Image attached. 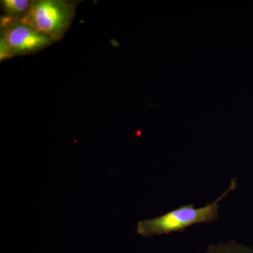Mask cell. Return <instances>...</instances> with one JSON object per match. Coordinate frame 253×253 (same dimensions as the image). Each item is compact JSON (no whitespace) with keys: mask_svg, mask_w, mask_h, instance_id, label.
<instances>
[{"mask_svg":"<svg viewBox=\"0 0 253 253\" xmlns=\"http://www.w3.org/2000/svg\"><path fill=\"white\" fill-rule=\"evenodd\" d=\"M236 179H233L229 189L224 194L214 202L204 207L196 208L192 204L181 206L161 217L139 221L138 234L144 237H149L172 232H182L189 226L217 220L219 203L230 191L236 189Z\"/></svg>","mask_w":253,"mask_h":253,"instance_id":"6da1fadb","label":"cell"},{"mask_svg":"<svg viewBox=\"0 0 253 253\" xmlns=\"http://www.w3.org/2000/svg\"><path fill=\"white\" fill-rule=\"evenodd\" d=\"M54 42L51 38L21 20L1 16L0 21V59L33 54Z\"/></svg>","mask_w":253,"mask_h":253,"instance_id":"7a4b0ae2","label":"cell"},{"mask_svg":"<svg viewBox=\"0 0 253 253\" xmlns=\"http://www.w3.org/2000/svg\"><path fill=\"white\" fill-rule=\"evenodd\" d=\"M76 2L65 0H33L23 21L54 42L61 41L71 27Z\"/></svg>","mask_w":253,"mask_h":253,"instance_id":"3957f363","label":"cell"},{"mask_svg":"<svg viewBox=\"0 0 253 253\" xmlns=\"http://www.w3.org/2000/svg\"><path fill=\"white\" fill-rule=\"evenodd\" d=\"M32 3L31 0H1L0 4L4 12L3 16L23 21L27 16Z\"/></svg>","mask_w":253,"mask_h":253,"instance_id":"277c9868","label":"cell"},{"mask_svg":"<svg viewBox=\"0 0 253 253\" xmlns=\"http://www.w3.org/2000/svg\"><path fill=\"white\" fill-rule=\"evenodd\" d=\"M206 253H253V251L236 244L234 241H231L212 245Z\"/></svg>","mask_w":253,"mask_h":253,"instance_id":"5b68a950","label":"cell"}]
</instances>
